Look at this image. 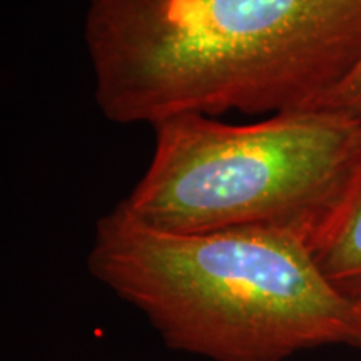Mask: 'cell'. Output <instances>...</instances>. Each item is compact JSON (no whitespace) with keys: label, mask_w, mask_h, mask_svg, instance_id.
I'll return each instance as SVG.
<instances>
[{"label":"cell","mask_w":361,"mask_h":361,"mask_svg":"<svg viewBox=\"0 0 361 361\" xmlns=\"http://www.w3.org/2000/svg\"><path fill=\"white\" fill-rule=\"evenodd\" d=\"M96 102L117 124L316 109L361 64V0H89Z\"/></svg>","instance_id":"1"},{"label":"cell","mask_w":361,"mask_h":361,"mask_svg":"<svg viewBox=\"0 0 361 361\" xmlns=\"http://www.w3.org/2000/svg\"><path fill=\"white\" fill-rule=\"evenodd\" d=\"M154 152L123 206L149 228L197 234L269 229L311 251L345 204L361 162V119L331 109L247 124L180 114L154 126Z\"/></svg>","instance_id":"3"},{"label":"cell","mask_w":361,"mask_h":361,"mask_svg":"<svg viewBox=\"0 0 361 361\" xmlns=\"http://www.w3.org/2000/svg\"><path fill=\"white\" fill-rule=\"evenodd\" d=\"M313 255L328 281L361 306V162L345 204Z\"/></svg>","instance_id":"4"},{"label":"cell","mask_w":361,"mask_h":361,"mask_svg":"<svg viewBox=\"0 0 361 361\" xmlns=\"http://www.w3.org/2000/svg\"><path fill=\"white\" fill-rule=\"evenodd\" d=\"M87 268L171 350L213 361H286L331 345L361 350V306L293 234L166 233L119 202L97 221Z\"/></svg>","instance_id":"2"},{"label":"cell","mask_w":361,"mask_h":361,"mask_svg":"<svg viewBox=\"0 0 361 361\" xmlns=\"http://www.w3.org/2000/svg\"><path fill=\"white\" fill-rule=\"evenodd\" d=\"M316 109L340 111L356 117V119H361V64Z\"/></svg>","instance_id":"5"}]
</instances>
